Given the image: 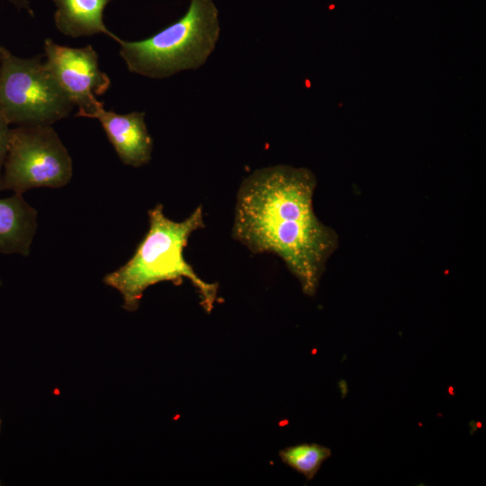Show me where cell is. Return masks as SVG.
Segmentation results:
<instances>
[{
  "label": "cell",
  "mask_w": 486,
  "mask_h": 486,
  "mask_svg": "<svg viewBox=\"0 0 486 486\" xmlns=\"http://www.w3.org/2000/svg\"><path fill=\"white\" fill-rule=\"evenodd\" d=\"M37 212L21 194L0 199V254L28 256L36 229Z\"/></svg>",
  "instance_id": "cell-8"
},
{
  "label": "cell",
  "mask_w": 486,
  "mask_h": 486,
  "mask_svg": "<svg viewBox=\"0 0 486 486\" xmlns=\"http://www.w3.org/2000/svg\"><path fill=\"white\" fill-rule=\"evenodd\" d=\"M44 65L62 92L78 107L76 117L87 118L104 107L96 95L111 85L108 75L99 68L98 54L91 45L70 48L48 38L44 40Z\"/></svg>",
  "instance_id": "cell-6"
},
{
  "label": "cell",
  "mask_w": 486,
  "mask_h": 486,
  "mask_svg": "<svg viewBox=\"0 0 486 486\" xmlns=\"http://www.w3.org/2000/svg\"><path fill=\"white\" fill-rule=\"evenodd\" d=\"M330 455V449L319 444H300L279 452V456L284 464L308 480L316 475L321 464Z\"/></svg>",
  "instance_id": "cell-10"
},
{
  "label": "cell",
  "mask_w": 486,
  "mask_h": 486,
  "mask_svg": "<svg viewBox=\"0 0 486 486\" xmlns=\"http://www.w3.org/2000/svg\"><path fill=\"white\" fill-rule=\"evenodd\" d=\"M0 426H1V420H0Z\"/></svg>",
  "instance_id": "cell-14"
},
{
  "label": "cell",
  "mask_w": 486,
  "mask_h": 486,
  "mask_svg": "<svg viewBox=\"0 0 486 486\" xmlns=\"http://www.w3.org/2000/svg\"><path fill=\"white\" fill-rule=\"evenodd\" d=\"M87 118L100 122L110 143L124 165L140 167L149 163L153 140L147 129L144 112L119 114L102 107Z\"/></svg>",
  "instance_id": "cell-7"
},
{
  "label": "cell",
  "mask_w": 486,
  "mask_h": 486,
  "mask_svg": "<svg viewBox=\"0 0 486 486\" xmlns=\"http://www.w3.org/2000/svg\"><path fill=\"white\" fill-rule=\"evenodd\" d=\"M220 34L219 10L213 0H189L186 13L149 38L118 39L120 56L135 74L162 79L202 67L215 50Z\"/></svg>",
  "instance_id": "cell-3"
},
{
  "label": "cell",
  "mask_w": 486,
  "mask_h": 486,
  "mask_svg": "<svg viewBox=\"0 0 486 486\" xmlns=\"http://www.w3.org/2000/svg\"><path fill=\"white\" fill-rule=\"evenodd\" d=\"M0 65H1V56H0Z\"/></svg>",
  "instance_id": "cell-13"
},
{
  "label": "cell",
  "mask_w": 486,
  "mask_h": 486,
  "mask_svg": "<svg viewBox=\"0 0 486 486\" xmlns=\"http://www.w3.org/2000/svg\"><path fill=\"white\" fill-rule=\"evenodd\" d=\"M148 230L134 254L106 274L104 283L122 294L125 310L134 311L149 286L160 282L180 285L186 278L196 289L204 310L211 312L217 301L218 284L203 281L184 256L190 236L204 228L202 207L198 206L182 221L167 218L161 203L148 210Z\"/></svg>",
  "instance_id": "cell-2"
},
{
  "label": "cell",
  "mask_w": 486,
  "mask_h": 486,
  "mask_svg": "<svg viewBox=\"0 0 486 486\" xmlns=\"http://www.w3.org/2000/svg\"><path fill=\"white\" fill-rule=\"evenodd\" d=\"M112 0H53L56 28L64 35L77 38L105 34L118 40L104 22V12Z\"/></svg>",
  "instance_id": "cell-9"
},
{
  "label": "cell",
  "mask_w": 486,
  "mask_h": 486,
  "mask_svg": "<svg viewBox=\"0 0 486 486\" xmlns=\"http://www.w3.org/2000/svg\"><path fill=\"white\" fill-rule=\"evenodd\" d=\"M0 114L18 126L51 125L74 105L47 70L42 55L23 58L0 46Z\"/></svg>",
  "instance_id": "cell-4"
},
{
  "label": "cell",
  "mask_w": 486,
  "mask_h": 486,
  "mask_svg": "<svg viewBox=\"0 0 486 486\" xmlns=\"http://www.w3.org/2000/svg\"><path fill=\"white\" fill-rule=\"evenodd\" d=\"M316 185L314 174L306 168L257 169L238 188L232 227V238L250 252L281 258L308 296L316 294L339 245L336 230L314 212Z\"/></svg>",
  "instance_id": "cell-1"
},
{
  "label": "cell",
  "mask_w": 486,
  "mask_h": 486,
  "mask_svg": "<svg viewBox=\"0 0 486 486\" xmlns=\"http://www.w3.org/2000/svg\"><path fill=\"white\" fill-rule=\"evenodd\" d=\"M16 8L25 10L31 16H33V11L30 4V0H6Z\"/></svg>",
  "instance_id": "cell-12"
},
{
  "label": "cell",
  "mask_w": 486,
  "mask_h": 486,
  "mask_svg": "<svg viewBox=\"0 0 486 486\" xmlns=\"http://www.w3.org/2000/svg\"><path fill=\"white\" fill-rule=\"evenodd\" d=\"M11 129L10 124L0 114V180L4 162L8 150Z\"/></svg>",
  "instance_id": "cell-11"
},
{
  "label": "cell",
  "mask_w": 486,
  "mask_h": 486,
  "mask_svg": "<svg viewBox=\"0 0 486 486\" xmlns=\"http://www.w3.org/2000/svg\"><path fill=\"white\" fill-rule=\"evenodd\" d=\"M72 174V159L51 125L11 129L0 191L22 194L32 188H59Z\"/></svg>",
  "instance_id": "cell-5"
}]
</instances>
